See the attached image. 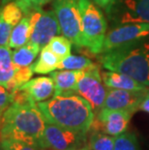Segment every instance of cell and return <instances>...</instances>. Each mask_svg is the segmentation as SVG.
<instances>
[{
	"instance_id": "obj_1",
	"label": "cell",
	"mask_w": 149,
	"mask_h": 150,
	"mask_svg": "<svg viewBox=\"0 0 149 150\" xmlns=\"http://www.w3.org/2000/svg\"><path fill=\"white\" fill-rule=\"evenodd\" d=\"M37 106L47 123L62 128L87 133L95 119L91 105L77 93L54 95Z\"/></svg>"
},
{
	"instance_id": "obj_2",
	"label": "cell",
	"mask_w": 149,
	"mask_h": 150,
	"mask_svg": "<svg viewBox=\"0 0 149 150\" xmlns=\"http://www.w3.org/2000/svg\"><path fill=\"white\" fill-rule=\"evenodd\" d=\"M46 125L47 121L36 103H12L1 118L0 139L23 140L39 147Z\"/></svg>"
},
{
	"instance_id": "obj_3",
	"label": "cell",
	"mask_w": 149,
	"mask_h": 150,
	"mask_svg": "<svg viewBox=\"0 0 149 150\" xmlns=\"http://www.w3.org/2000/svg\"><path fill=\"white\" fill-rule=\"evenodd\" d=\"M99 55L101 65L107 71L128 75L149 86V37Z\"/></svg>"
},
{
	"instance_id": "obj_4",
	"label": "cell",
	"mask_w": 149,
	"mask_h": 150,
	"mask_svg": "<svg viewBox=\"0 0 149 150\" xmlns=\"http://www.w3.org/2000/svg\"><path fill=\"white\" fill-rule=\"evenodd\" d=\"M82 24L84 47L94 54L102 52L105 38L107 32L106 15L92 0H78Z\"/></svg>"
},
{
	"instance_id": "obj_5",
	"label": "cell",
	"mask_w": 149,
	"mask_h": 150,
	"mask_svg": "<svg viewBox=\"0 0 149 150\" xmlns=\"http://www.w3.org/2000/svg\"><path fill=\"white\" fill-rule=\"evenodd\" d=\"M110 28L127 23H149V0H113L105 9Z\"/></svg>"
},
{
	"instance_id": "obj_6",
	"label": "cell",
	"mask_w": 149,
	"mask_h": 150,
	"mask_svg": "<svg viewBox=\"0 0 149 150\" xmlns=\"http://www.w3.org/2000/svg\"><path fill=\"white\" fill-rule=\"evenodd\" d=\"M53 11L60 32L78 47H84L78 0H53Z\"/></svg>"
},
{
	"instance_id": "obj_7",
	"label": "cell",
	"mask_w": 149,
	"mask_h": 150,
	"mask_svg": "<svg viewBox=\"0 0 149 150\" xmlns=\"http://www.w3.org/2000/svg\"><path fill=\"white\" fill-rule=\"evenodd\" d=\"M87 133L47 123L39 142L40 150H67L87 145Z\"/></svg>"
},
{
	"instance_id": "obj_8",
	"label": "cell",
	"mask_w": 149,
	"mask_h": 150,
	"mask_svg": "<svg viewBox=\"0 0 149 150\" xmlns=\"http://www.w3.org/2000/svg\"><path fill=\"white\" fill-rule=\"evenodd\" d=\"M27 16L29 17L30 24V36L28 43L42 50L52 41V38L61 34L53 10L44 11L42 8H39Z\"/></svg>"
},
{
	"instance_id": "obj_9",
	"label": "cell",
	"mask_w": 149,
	"mask_h": 150,
	"mask_svg": "<svg viewBox=\"0 0 149 150\" xmlns=\"http://www.w3.org/2000/svg\"><path fill=\"white\" fill-rule=\"evenodd\" d=\"M107 87L105 85L97 65L84 70L78 79L77 85V94L83 97L91 105L94 113L97 114L103 108L106 100Z\"/></svg>"
},
{
	"instance_id": "obj_10",
	"label": "cell",
	"mask_w": 149,
	"mask_h": 150,
	"mask_svg": "<svg viewBox=\"0 0 149 150\" xmlns=\"http://www.w3.org/2000/svg\"><path fill=\"white\" fill-rule=\"evenodd\" d=\"M147 37H149V23L117 25L107 30L101 53L128 46Z\"/></svg>"
},
{
	"instance_id": "obj_11",
	"label": "cell",
	"mask_w": 149,
	"mask_h": 150,
	"mask_svg": "<svg viewBox=\"0 0 149 150\" xmlns=\"http://www.w3.org/2000/svg\"><path fill=\"white\" fill-rule=\"evenodd\" d=\"M132 115L131 111L102 108L96 114V121L94 119L95 125H93L95 130L117 137L127 131Z\"/></svg>"
},
{
	"instance_id": "obj_12",
	"label": "cell",
	"mask_w": 149,
	"mask_h": 150,
	"mask_svg": "<svg viewBox=\"0 0 149 150\" xmlns=\"http://www.w3.org/2000/svg\"><path fill=\"white\" fill-rule=\"evenodd\" d=\"M147 90L131 91L123 90V89L107 88L103 108L127 110L134 113L138 110L139 105L146 96Z\"/></svg>"
},
{
	"instance_id": "obj_13",
	"label": "cell",
	"mask_w": 149,
	"mask_h": 150,
	"mask_svg": "<svg viewBox=\"0 0 149 150\" xmlns=\"http://www.w3.org/2000/svg\"><path fill=\"white\" fill-rule=\"evenodd\" d=\"M18 89L23 90L30 100L36 104L49 100L55 94L54 82L50 76L31 79Z\"/></svg>"
},
{
	"instance_id": "obj_14",
	"label": "cell",
	"mask_w": 149,
	"mask_h": 150,
	"mask_svg": "<svg viewBox=\"0 0 149 150\" xmlns=\"http://www.w3.org/2000/svg\"><path fill=\"white\" fill-rule=\"evenodd\" d=\"M83 71L57 70L50 73L55 87L54 95L77 93V85Z\"/></svg>"
},
{
	"instance_id": "obj_15",
	"label": "cell",
	"mask_w": 149,
	"mask_h": 150,
	"mask_svg": "<svg viewBox=\"0 0 149 150\" xmlns=\"http://www.w3.org/2000/svg\"><path fill=\"white\" fill-rule=\"evenodd\" d=\"M103 81L107 88L123 89V90L131 91H145L147 87L143 84L139 83L128 75L122 74L119 72L107 71L102 74Z\"/></svg>"
},
{
	"instance_id": "obj_16",
	"label": "cell",
	"mask_w": 149,
	"mask_h": 150,
	"mask_svg": "<svg viewBox=\"0 0 149 150\" xmlns=\"http://www.w3.org/2000/svg\"><path fill=\"white\" fill-rule=\"evenodd\" d=\"M13 52L9 46L0 47V84L8 88L17 72L18 67L12 58Z\"/></svg>"
},
{
	"instance_id": "obj_17",
	"label": "cell",
	"mask_w": 149,
	"mask_h": 150,
	"mask_svg": "<svg viewBox=\"0 0 149 150\" xmlns=\"http://www.w3.org/2000/svg\"><path fill=\"white\" fill-rule=\"evenodd\" d=\"M61 59L56 56L47 46L44 47L40 52L39 58L33 63L34 73L37 74H49L57 70Z\"/></svg>"
},
{
	"instance_id": "obj_18",
	"label": "cell",
	"mask_w": 149,
	"mask_h": 150,
	"mask_svg": "<svg viewBox=\"0 0 149 150\" xmlns=\"http://www.w3.org/2000/svg\"><path fill=\"white\" fill-rule=\"evenodd\" d=\"M30 36V24H29V17H24L13 27L10 35L8 46L11 49H18L26 45L29 41Z\"/></svg>"
},
{
	"instance_id": "obj_19",
	"label": "cell",
	"mask_w": 149,
	"mask_h": 150,
	"mask_svg": "<svg viewBox=\"0 0 149 150\" xmlns=\"http://www.w3.org/2000/svg\"><path fill=\"white\" fill-rule=\"evenodd\" d=\"M41 52V49L27 43L24 46L15 49L12 54L13 62L17 67H28L33 64L35 58Z\"/></svg>"
},
{
	"instance_id": "obj_20",
	"label": "cell",
	"mask_w": 149,
	"mask_h": 150,
	"mask_svg": "<svg viewBox=\"0 0 149 150\" xmlns=\"http://www.w3.org/2000/svg\"><path fill=\"white\" fill-rule=\"evenodd\" d=\"M95 64L86 56L72 55L70 54L66 58L60 61L57 70H71V71H84L91 68Z\"/></svg>"
},
{
	"instance_id": "obj_21",
	"label": "cell",
	"mask_w": 149,
	"mask_h": 150,
	"mask_svg": "<svg viewBox=\"0 0 149 150\" xmlns=\"http://www.w3.org/2000/svg\"><path fill=\"white\" fill-rule=\"evenodd\" d=\"M114 142L115 137L95 130L91 134L88 145L90 150H113Z\"/></svg>"
},
{
	"instance_id": "obj_22",
	"label": "cell",
	"mask_w": 149,
	"mask_h": 150,
	"mask_svg": "<svg viewBox=\"0 0 149 150\" xmlns=\"http://www.w3.org/2000/svg\"><path fill=\"white\" fill-rule=\"evenodd\" d=\"M47 47L52 50V52L58 56L60 59H64L71 54V47L72 42L66 37L62 36H55L52 38V41L47 45Z\"/></svg>"
},
{
	"instance_id": "obj_23",
	"label": "cell",
	"mask_w": 149,
	"mask_h": 150,
	"mask_svg": "<svg viewBox=\"0 0 149 150\" xmlns=\"http://www.w3.org/2000/svg\"><path fill=\"white\" fill-rule=\"evenodd\" d=\"M1 6V11L2 16L4 18V20L10 23L13 27L15 26L18 22L24 17V14L21 8L18 6V4L16 1H11L6 3L5 5H0Z\"/></svg>"
},
{
	"instance_id": "obj_24",
	"label": "cell",
	"mask_w": 149,
	"mask_h": 150,
	"mask_svg": "<svg viewBox=\"0 0 149 150\" xmlns=\"http://www.w3.org/2000/svg\"><path fill=\"white\" fill-rule=\"evenodd\" d=\"M34 74L33 64L28 67H18L16 75L11 81V83L8 86V90L11 92L16 91L20 86H23L24 83H26L28 81H30Z\"/></svg>"
},
{
	"instance_id": "obj_25",
	"label": "cell",
	"mask_w": 149,
	"mask_h": 150,
	"mask_svg": "<svg viewBox=\"0 0 149 150\" xmlns=\"http://www.w3.org/2000/svg\"><path fill=\"white\" fill-rule=\"evenodd\" d=\"M113 150H141V148L135 134L125 132L115 137Z\"/></svg>"
},
{
	"instance_id": "obj_26",
	"label": "cell",
	"mask_w": 149,
	"mask_h": 150,
	"mask_svg": "<svg viewBox=\"0 0 149 150\" xmlns=\"http://www.w3.org/2000/svg\"><path fill=\"white\" fill-rule=\"evenodd\" d=\"M0 147L2 150H40L39 147L23 140L12 139H0Z\"/></svg>"
},
{
	"instance_id": "obj_27",
	"label": "cell",
	"mask_w": 149,
	"mask_h": 150,
	"mask_svg": "<svg viewBox=\"0 0 149 150\" xmlns=\"http://www.w3.org/2000/svg\"><path fill=\"white\" fill-rule=\"evenodd\" d=\"M15 1L21 8L24 16H27L33 11L42 8V6L53 1V0H15Z\"/></svg>"
},
{
	"instance_id": "obj_28",
	"label": "cell",
	"mask_w": 149,
	"mask_h": 150,
	"mask_svg": "<svg viewBox=\"0 0 149 150\" xmlns=\"http://www.w3.org/2000/svg\"><path fill=\"white\" fill-rule=\"evenodd\" d=\"M13 26L4 20L0 6V47L8 46Z\"/></svg>"
},
{
	"instance_id": "obj_29",
	"label": "cell",
	"mask_w": 149,
	"mask_h": 150,
	"mask_svg": "<svg viewBox=\"0 0 149 150\" xmlns=\"http://www.w3.org/2000/svg\"><path fill=\"white\" fill-rule=\"evenodd\" d=\"M12 104V93L5 86L0 84V121L3 113Z\"/></svg>"
},
{
	"instance_id": "obj_30",
	"label": "cell",
	"mask_w": 149,
	"mask_h": 150,
	"mask_svg": "<svg viewBox=\"0 0 149 150\" xmlns=\"http://www.w3.org/2000/svg\"><path fill=\"white\" fill-rule=\"evenodd\" d=\"M138 110L145 111V112L149 113V96H145L143 100L141 101V105L138 107Z\"/></svg>"
},
{
	"instance_id": "obj_31",
	"label": "cell",
	"mask_w": 149,
	"mask_h": 150,
	"mask_svg": "<svg viewBox=\"0 0 149 150\" xmlns=\"http://www.w3.org/2000/svg\"><path fill=\"white\" fill-rule=\"evenodd\" d=\"M92 1H93L97 6H99L101 9H104L105 10V9H106L113 0H92Z\"/></svg>"
},
{
	"instance_id": "obj_32",
	"label": "cell",
	"mask_w": 149,
	"mask_h": 150,
	"mask_svg": "<svg viewBox=\"0 0 149 150\" xmlns=\"http://www.w3.org/2000/svg\"><path fill=\"white\" fill-rule=\"evenodd\" d=\"M67 150H90L89 145H85L82 146V147H78V148H71V149H67Z\"/></svg>"
},
{
	"instance_id": "obj_33",
	"label": "cell",
	"mask_w": 149,
	"mask_h": 150,
	"mask_svg": "<svg viewBox=\"0 0 149 150\" xmlns=\"http://www.w3.org/2000/svg\"><path fill=\"white\" fill-rule=\"evenodd\" d=\"M11 1H15V0H1V3H0V5H5L6 3L11 2Z\"/></svg>"
},
{
	"instance_id": "obj_34",
	"label": "cell",
	"mask_w": 149,
	"mask_h": 150,
	"mask_svg": "<svg viewBox=\"0 0 149 150\" xmlns=\"http://www.w3.org/2000/svg\"><path fill=\"white\" fill-rule=\"evenodd\" d=\"M146 95H147V96H149V89H148L147 92H146Z\"/></svg>"
},
{
	"instance_id": "obj_35",
	"label": "cell",
	"mask_w": 149,
	"mask_h": 150,
	"mask_svg": "<svg viewBox=\"0 0 149 150\" xmlns=\"http://www.w3.org/2000/svg\"><path fill=\"white\" fill-rule=\"evenodd\" d=\"M0 127H1V121H0Z\"/></svg>"
},
{
	"instance_id": "obj_36",
	"label": "cell",
	"mask_w": 149,
	"mask_h": 150,
	"mask_svg": "<svg viewBox=\"0 0 149 150\" xmlns=\"http://www.w3.org/2000/svg\"><path fill=\"white\" fill-rule=\"evenodd\" d=\"M0 150H2V149H1V147H0Z\"/></svg>"
},
{
	"instance_id": "obj_37",
	"label": "cell",
	"mask_w": 149,
	"mask_h": 150,
	"mask_svg": "<svg viewBox=\"0 0 149 150\" xmlns=\"http://www.w3.org/2000/svg\"><path fill=\"white\" fill-rule=\"evenodd\" d=\"M0 3H1V0H0Z\"/></svg>"
}]
</instances>
